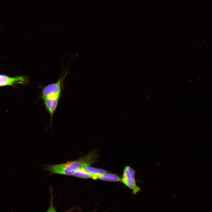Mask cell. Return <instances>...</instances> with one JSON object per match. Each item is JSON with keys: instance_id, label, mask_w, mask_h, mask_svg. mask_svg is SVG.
Listing matches in <instances>:
<instances>
[{"instance_id": "cell-1", "label": "cell", "mask_w": 212, "mask_h": 212, "mask_svg": "<svg viewBox=\"0 0 212 212\" xmlns=\"http://www.w3.org/2000/svg\"><path fill=\"white\" fill-rule=\"evenodd\" d=\"M98 155L97 150L91 151L86 155L74 160L47 165L45 170L50 172L51 174L73 175L77 170L96 163Z\"/></svg>"}, {"instance_id": "cell-2", "label": "cell", "mask_w": 212, "mask_h": 212, "mask_svg": "<svg viewBox=\"0 0 212 212\" xmlns=\"http://www.w3.org/2000/svg\"><path fill=\"white\" fill-rule=\"evenodd\" d=\"M63 73L57 82L49 84L43 88L41 96L43 100L46 99L59 100L64 81L67 75V71L63 76Z\"/></svg>"}, {"instance_id": "cell-3", "label": "cell", "mask_w": 212, "mask_h": 212, "mask_svg": "<svg viewBox=\"0 0 212 212\" xmlns=\"http://www.w3.org/2000/svg\"><path fill=\"white\" fill-rule=\"evenodd\" d=\"M135 171L129 165L126 166L124 170L121 181L132 191L134 194H136L140 191V188L136 183L135 177Z\"/></svg>"}, {"instance_id": "cell-4", "label": "cell", "mask_w": 212, "mask_h": 212, "mask_svg": "<svg viewBox=\"0 0 212 212\" xmlns=\"http://www.w3.org/2000/svg\"><path fill=\"white\" fill-rule=\"evenodd\" d=\"M29 82L28 78L23 76L10 77L4 75H0V86H12L16 84L25 85Z\"/></svg>"}, {"instance_id": "cell-5", "label": "cell", "mask_w": 212, "mask_h": 212, "mask_svg": "<svg viewBox=\"0 0 212 212\" xmlns=\"http://www.w3.org/2000/svg\"><path fill=\"white\" fill-rule=\"evenodd\" d=\"M43 100L46 108L50 115L51 121L54 114L58 105L59 100L47 99Z\"/></svg>"}, {"instance_id": "cell-6", "label": "cell", "mask_w": 212, "mask_h": 212, "mask_svg": "<svg viewBox=\"0 0 212 212\" xmlns=\"http://www.w3.org/2000/svg\"><path fill=\"white\" fill-rule=\"evenodd\" d=\"M97 179H100L107 181L117 182L121 180V178L116 175L106 173L96 176Z\"/></svg>"}, {"instance_id": "cell-7", "label": "cell", "mask_w": 212, "mask_h": 212, "mask_svg": "<svg viewBox=\"0 0 212 212\" xmlns=\"http://www.w3.org/2000/svg\"><path fill=\"white\" fill-rule=\"evenodd\" d=\"M82 171L86 173H90L94 175L93 179L95 180L96 175H98L100 174L108 173L107 171L105 170L95 168L90 166L82 168L80 169Z\"/></svg>"}, {"instance_id": "cell-8", "label": "cell", "mask_w": 212, "mask_h": 212, "mask_svg": "<svg viewBox=\"0 0 212 212\" xmlns=\"http://www.w3.org/2000/svg\"><path fill=\"white\" fill-rule=\"evenodd\" d=\"M73 176L80 178H93L94 175L90 173L85 172L80 169L77 171L74 174Z\"/></svg>"}, {"instance_id": "cell-9", "label": "cell", "mask_w": 212, "mask_h": 212, "mask_svg": "<svg viewBox=\"0 0 212 212\" xmlns=\"http://www.w3.org/2000/svg\"><path fill=\"white\" fill-rule=\"evenodd\" d=\"M51 193V198L49 208L47 212H57L53 205L54 197Z\"/></svg>"}, {"instance_id": "cell-10", "label": "cell", "mask_w": 212, "mask_h": 212, "mask_svg": "<svg viewBox=\"0 0 212 212\" xmlns=\"http://www.w3.org/2000/svg\"><path fill=\"white\" fill-rule=\"evenodd\" d=\"M74 209V208H72L69 209L64 212H72Z\"/></svg>"}]
</instances>
